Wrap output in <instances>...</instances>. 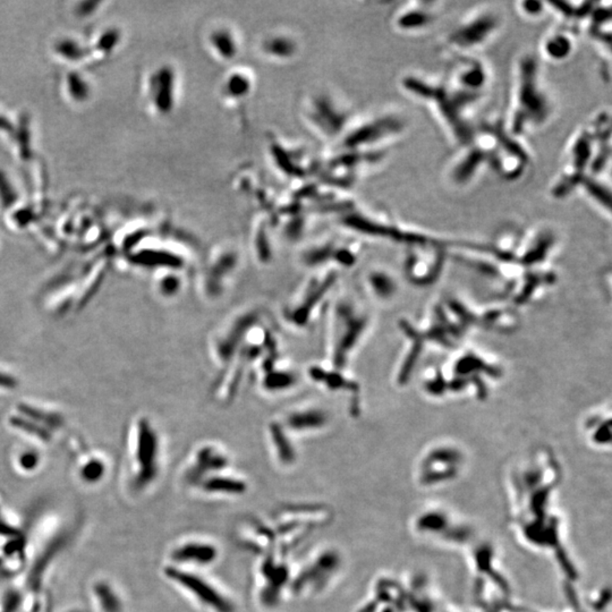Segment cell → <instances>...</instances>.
Returning <instances> with one entry per match:
<instances>
[{
  "mask_svg": "<svg viewBox=\"0 0 612 612\" xmlns=\"http://www.w3.org/2000/svg\"><path fill=\"white\" fill-rule=\"evenodd\" d=\"M553 112L555 105L542 80L538 57L533 52L521 54L514 66L504 129L521 140L548 125Z\"/></svg>",
  "mask_w": 612,
  "mask_h": 612,
  "instance_id": "1",
  "label": "cell"
},
{
  "mask_svg": "<svg viewBox=\"0 0 612 612\" xmlns=\"http://www.w3.org/2000/svg\"><path fill=\"white\" fill-rule=\"evenodd\" d=\"M405 93L431 107L450 137L461 146L472 142L476 129L468 120V110L482 99L456 90L444 80L406 74L400 80Z\"/></svg>",
  "mask_w": 612,
  "mask_h": 612,
  "instance_id": "2",
  "label": "cell"
},
{
  "mask_svg": "<svg viewBox=\"0 0 612 612\" xmlns=\"http://www.w3.org/2000/svg\"><path fill=\"white\" fill-rule=\"evenodd\" d=\"M595 144L596 132L591 122L572 135L567 146L562 168L550 188L553 197L566 199L579 188L582 180L589 175Z\"/></svg>",
  "mask_w": 612,
  "mask_h": 612,
  "instance_id": "3",
  "label": "cell"
},
{
  "mask_svg": "<svg viewBox=\"0 0 612 612\" xmlns=\"http://www.w3.org/2000/svg\"><path fill=\"white\" fill-rule=\"evenodd\" d=\"M502 26V18L496 9L487 6L474 9L448 33L447 49L455 56H473L497 37Z\"/></svg>",
  "mask_w": 612,
  "mask_h": 612,
  "instance_id": "4",
  "label": "cell"
},
{
  "mask_svg": "<svg viewBox=\"0 0 612 612\" xmlns=\"http://www.w3.org/2000/svg\"><path fill=\"white\" fill-rule=\"evenodd\" d=\"M489 125L492 131L493 146L490 151L487 167L504 180H519L530 167V152L521 139L514 137L504 129L502 122H489Z\"/></svg>",
  "mask_w": 612,
  "mask_h": 612,
  "instance_id": "5",
  "label": "cell"
},
{
  "mask_svg": "<svg viewBox=\"0 0 612 612\" xmlns=\"http://www.w3.org/2000/svg\"><path fill=\"white\" fill-rule=\"evenodd\" d=\"M458 91L483 98L489 84V71L483 62L473 56H455L447 76L444 77Z\"/></svg>",
  "mask_w": 612,
  "mask_h": 612,
  "instance_id": "6",
  "label": "cell"
},
{
  "mask_svg": "<svg viewBox=\"0 0 612 612\" xmlns=\"http://www.w3.org/2000/svg\"><path fill=\"white\" fill-rule=\"evenodd\" d=\"M406 129V122L397 114H386L365 122L347 137L348 148L363 149L393 140Z\"/></svg>",
  "mask_w": 612,
  "mask_h": 612,
  "instance_id": "7",
  "label": "cell"
},
{
  "mask_svg": "<svg viewBox=\"0 0 612 612\" xmlns=\"http://www.w3.org/2000/svg\"><path fill=\"white\" fill-rule=\"evenodd\" d=\"M439 3L414 1L403 5L393 16L395 28L404 33H415L432 25L438 18Z\"/></svg>",
  "mask_w": 612,
  "mask_h": 612,
  "instance_id": "8",
  "label": "cell"
},
{
  "mask_svg": "<svg viewBox=\"0 0 612 612\" xmlns=\"http://www.w3.org/2000/svg\"><path fill=\"white\" fill-rule=\"evenodd\" d=\"M575 35L576 31L566 25L549 32L542 40V56L553 63L568 59L575 48Z\"/></svg>",
  "mask_w": 612,
  "mask_h": 612,
  "instance_id": "9",
  "label": "cell"
},
{
  "mask_svg": "<svg viewBox=\"0 0 612 612\" xmlns=\"http://www.w3.org/2000/svg\"><path fill=\"white\" fill-rule=\"evenodd\" d=\"M578 190H582L585 197L591 200L596 208L604 211L606 216H611V190L601 180L600 177L587 175Z\"/></svg>",
  "mask_w": 612,
  "mask_h": 612,
  "instance_id": "10",
  "label": "cell"
},
{
  "mask_svg": "<svg viewBox=\"0 0 612 612\" xmlns=\"http://www.w3.org/2000/svg\"><path fill=\"white\" fill-rule=\"evenodd\" d=\"M154 103L158 110L167 114L174 103V75L171 69H163L154 77Z\"/></svg>",
  "mask_w": 612,
  "mask_h": 612,
  "instance_id": "11",
  "label": "cell"
},
{
  "mask_svg": "<svg viewBox=\"0 0 612 612\" xmlns=\"http://www.w3.org/2000/svg\"><path fill=\"white\" fill-rule=\"evenodd\" d=\"M212 45L221 57L231 59L236 54V43L228 32L218 31L212 35Z\"/></svg>",
  "mask_w": 612,
  "mask_h": 612,
  "instance_id": "12",
  "label": "cell"
},
{
  "mask_svg": "<svg viewBox=\"0 0 612 612\" xmlns=\"http://www.w3.org/2000/svg\"><path fill=\"white\" fill-rule=\"evenodd\" d=\"M325 416L320 412H305V413L294 414L289 420V425L295 429H308V427H321L325 425Z\"/></svg>",
  "mask_w": 612,
  "mask_h": 612,
  "instance_id": "13",
  "label": "cell"
},
{
  "mask_svg": "<svg viewBox=\"0 0 612 612\" xmlns=\"http://www.w3.org/2000/svg\"><path fill=\"white\" fill-rule=\"evenodd\" d=\"M265 50L276 57L286 58L291 56L295 52V46L289 39L286 37H274L265 43Z\"/></svg>",
  "mask_w": 612,
  "mask_h": 612,
  "instance_id": "14",
  "label": "cell"
},
{
  "mask_svg": "<svg viewBox=\"0 0 612 612\" xmlns=\"http://www.w3.org/2000/svg\"><path fill=\"white\" fill-rule=\"evenodd\" d=\"M547 3L543 1H521L519 3V12L526 18H541L545 12Z\"/></svg>",
  "mask_w": 612,
  "mask_h": 612,
  "instance_id": "15",
  "label": "cell"
},
{
  "mask_svg": "<svg viewBox=\"0 0 612 612\" xmlns=\"http://www.w3.org/2000/svg\"><path fill=\"white\" fill-rule=\"evenodd\" d=\"M371 285H372L374 291L380 296H388V295L393 294L391 289H393V284L387 275L378 272V274L371 276Z\"/></svg>",
  "mask_w": 612,
  "mask_h": 612,
  "instance_id": "16",
  "label": "cell"
},
{
  "mask_svg": "<svg viewBox=\"0 0 612 612\" xmlns=\"http://www.w3.org/2000/svg\"><path fill=\"white\" fill-rule=\"evenodd\" d=\"M16 193L12 184L7 180L6 175L0 171V202L4 207H9L16 202Z\"/></svg>",
  "mask_w": 612,
  "mask_h": 612,
  "instance_id": "17",
  "label": "cell"
},
{
  "mask_svg": "<svg viewBox=\"0 0 612 612\" xmlns=\"http://www.w3.org/2000/svg\"><path fill=\"white\" fill-rule=\"evenodd\" d=\"M228 92L233 97H243L248 93L250 83L243 75L235 74L229 77L227 83Z\"/></svg>",
  "mask_w": 612,
  "mask_h": 612,
  "instance_id": "18",
  "label": "cell"
},
{
  "mask_svg": "<svg viewBox=\"0 0 612 612\" xmlns=\"http://www.w3.org/2000/svg\"><path fill=\"white\" fill-rule=\"evenodd\" d=\"M69 92L75 99H84L88 94V86L79 75L69 76Z\"/></svg>",
  "mask_w": 612,
  "mask_h": 612,
  "instance_id": "19",
  "label": "cell"
},
{
  "mask_svg": "<svg viewBox=\"0 0 612 612\" xmlns=\"http://www.w3.org/2000/svg\"><path fill=\"white\" fill-rule=\"evenodd\" d=\"M58 52L69 60H79L83 56L82 49L71 41H64L60 43Z\"/></svg>",
  "mask_w": 612,
  "mask_h": 612,
  "instance_id": "20",
  "label": "cell"
},
{
  "mask_svg": "<svg viewBox=\"0 0 612 612\" xmlns=\"http://www.w3.org/2000/svg\"><path fill=\"white\" fill-rule=\"evenodd\" d=\"M117 39H118V35H117L116 32H110V33L103 35V39L100 40L99 46L105 49V50H108V49L112 48V46H115Z\"/></svg>",
  "mask_w": 612,
  "mask_h": 612,
  "instance_id": "21",
  "label": "cell"
},
{
  "mask_svg": "<svg viewBox=\"0 0 612 612\" xmlns=\"http://www.w3.org/2000/svg\"><path fill=\"white\" fill-rule=\"evenodd\" d=\"M12 129V126H11V122L8 120H5L3 117H0V129H4V131H9V129Z\"/></svg>",
  "mask_w": 612,
  "mask_h": 612,
  "instance_id": "22",
  "label": "cell"
}]
</instances>
